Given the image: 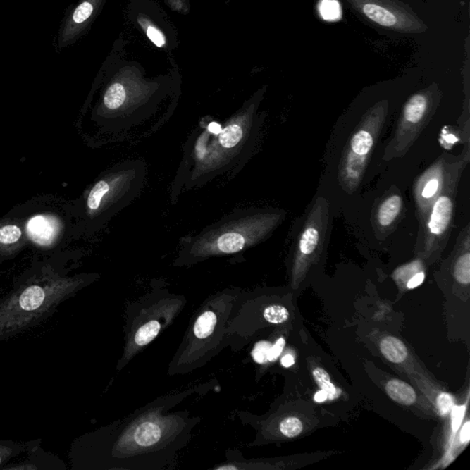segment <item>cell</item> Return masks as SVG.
Listing matches in <instances>:
<instances>
[{
    "mask_svg": "<svg viewBox=\"0 0 470 470\" xmlns=\"http://www.w3.org/2000/svg\"><path fill=\"white\" fill-rule=\"evenodd\" d=\"M216 381L193 385L157 397L153 402L106 427L100 433V468L115 470H169L192 439L202 418L185 408L202 398Z\"/></svg>",
    "mask_w": 470,
    "mask_h": 470,
    "instance_id": "6da1fadb",
    "label": "cell"
},
{
    "mask_svg": "<svg viewBox=\"0 0 470 470\" xmlns=\"http://www.w3.org/2000/svg\"><path fill=\"white\" fill-rule=\"evenodd\" d=\"M266 92V87H261L223 123L211 120L195 130L187 142L175 189H193L250 159L264 123L265 115L259 110Z\"/></svg>",
    "mask_w": 470,
    "mask_h": 470,
    "instance_id": "7a4b0ae2",
    "label": "cell"
},
{
    "mask_svg": "<svg viewBox=\"0 0 470 470\" xmlns=\"http://www.w3.org/2000/svg\"><path fill=\"white\" fill-rule=\"evenodd\" d=\"M125 47L123 39L115 42L101 68L106 75L101 105L116 118L118 130L153 116L180 87V70L175 62L168 74L147 78L140 63L125 58Z\"/></svg>",
    "mask_w": 470,
    "mask_h": 470,
    "instance_id": "3957f363",
    "label": "cell"
},
{
    "mask_svg": "<svg viewBox=\"0 0 470 470\" xmlns=\"http://www.w3.org/2000/svg\"><path fill=\"white\" fill-rule=\"evenodd\" d=\"M286 217V211L277 208L235 211L184 239L174 266L190 268L214 257L242 253L271 237Z\"/></svg>",
    "mask_w": 470,
    "mask_h": 470,
    "instance_id": "277c9868",
    "label": "cell"
},
{
    "mask_svg": "<svg viewBox=\"0 0 470 470\" xmlns=\"http://www.w3.org/2000/svg\"><path fill=\"white\" fill-rule=\"evenodd\" d=\"M242 287L217 291L202 302L168 365L169 376L190 374L210 363L225 348L227 324Z\"/></svg>",
    "mask_w": 470,
    "mask_h": 470,
    "instance_id": "5b68a950",
    "label": "cell"
},
{
    "mask_svg": "<svg viewBox=\"0 0 470 470\" xmlns=\"http://www.w3.org/2000/svg\"><path fill=\"white\" fill-rule=\"evenodd\" d=\"M187 304L183 294L172 292L165 280H154L150 290L127 303L124 347L117 371H123L136 356L171 326Z\"/></svg>",
    "mask_w": 470,
    "mask_h": 470,
    "instance_id": "8992f818",
    "label": "cell"
},
{
    "mask_svg": "<svg viewBox=\"0 0 470 470\" xmlns=\"http://www.w3.org/2000/svg\"><path fill=\"white\" fill-rule=\"evenodd\" d=\"M390 103L381 100L369 108L352 132L338 163V182L345 192H356L386 123Z\"/></svg>",
    "mask_w": 470,
    "mask_h": 470,
    "instance_id": "52a82bcc",
    "label": "cell"
},
{
    "mask_svg": "<svg viewBox=\"0 0 470 470\" xmlns=\"http://www.w3.org/2000/svg\"><path fill=\"white\" fill-rule=\"evenodd\" d=\"M470 156L465 157L452 172L440 195L433 202L428 214L418 228L414 252L424 261L435 262L440 257L450 242L457 210L459 185L463 173L469 165Z\"/></svg>",
    "mask_w": 470,
    "mask_h": 470,
    "instance_id": "ba28073f",
    "label": "cell"
},
{
    "mask_svg": "<svg viewBox=\"0 0 470 470\" xmlns=\"http://www.w3.org/2000/svg\"><path fill=\"white\" fill-rule=\"evenodd\" d=\"M441 99V90L435 83L412 94L403 105L392 136L385 147L384 161L406 156L435 116Z\"/></svg>",
    "mask_w": 470,
    "mask_h": 470,
    "instance_id": "9c48e42d",
    "label": "cell"
},
{
    "mask_svg": "<svg viewBox=\"0 0 470 470\" xmlns=\"http://www.w3.org/2000/svg\"><path fill=\"white\" fill-rule=\"evenodd\" d=\"M147 166L142 160L118 163L106 178L97 182L87 196L91 212L99 210L115 214L130 205L144 190Z\"/></svg>",
    "mask_w": 470,
    "mask_h": 470,
    "instance_id": "30bf717a",
    "label": "cell"
},
{
    "mask_svg": "<svg viewBox=\"0 0 470 470\" xmlns=\"http://www.w3.org/2000/svg\"><path fill=\"white\" fill-rule=\"evenodd\" d=\"M330 228V202L323 197H317L306 212L299 232L294 239V278L304 275L320 259L329 241Z\"/></svg>",
    "mask_w": 470,
    "mask_h": 470,
    "instance_id": "8fae6325",
    "label": "cell"
},
{
    "mask_svg": "<svg viewBox=\"0 0 470 470\" xmlns=\"http://www.w3.org/2000/svg\"><path fill=\"white\" fill-rule=\"evenodd\" d=\"M129 21L159 49L171 53L180 45L178 32L157 0H127Z\"/></svg>",
    "mask_w": 470,
    "mask_h": 470,
    "instance_id": "7c38bea8",
    "label": "cell"
},
{
    "mask_svg": "<svg viewBox=\"0 0 470 470\" xmlns=\"http://www.w3.org/2000/svg\"><path fill=\"white\" fill-rule=\"evenodd\" d=\"M470 156V147H464L459 156L443 153L438 159L418 175L412 185V197L418 224L426 218L435 199L440 195L452 172L465 157Z\"/></svg>",
    "mask_w": 470,
    "mask_h": 470,
    "instance_id": "4fadbf2b",
    "label": "cell"
},
{
    "mask_svg": "<svg viewBox=\"0 0 470 470\" xmlns=\"http://www.w3.org/2000/svg\"><path fill=\"white\" fill-rule=\"evenodd\" d=\"M372 23L402 33H423L428 27L409 6L399 0H347Z\"/></svg>",
    "mask_w": 470,
    "mask_h": 470,
    "instance_id": "5bb4252c",
    "label": "cell"
},
{
    "mask_svg": "<svg viewBox=\"0 0 470 470\" xmlns=\"http://www.w3.org/2000/svg\"><path fill=\"white\" fill-rule=\"evenodd\" d=\"M107 0H78L66 12L57 33L56 51L75 44L89 32Z\"/></svg>",
    "mask_w": 470,
    "mask_h": 470,
    "instance_id": "9a60e30c",
    "label": "cell"
},
{
    "mask_svg": "<svg viewBox=\"0 0 470 470\" xmlns=\"http://www.w3.org/2000/svg\"><path fill=\"white\" fill-rule=\"evenodd\" d=\"M406 205L402 190L393 185L375 200L371 211L373 233L378 240H385L404 219Z\"/></svg>",
    "mask_w": 470,
    "mask_h": 470,
    "instance_id": "2e32d148",
    "label": "cell"
},
{
    "mask_svg": "<svg viewBox=\"0 0 470 470\" xmlns=\"http://www.w3.org/2000/svg\"><path fill=\"white\" fill-rule=\"evenodd\" d=\"M386 392L391 400L402 405L414 404L417 400L416 391L406 382L390 380L386 385Z\"/></svg>",
    "mask_w": 470,
    "mask_h": 470,
    "instance_id": "e0dca14e",
    "label": "cell"
},
{
    "mask_svg": "<svg viewBox=\"0 0 470 470\" xmlns=\"http://www.w3.org/2000/svg\"><path fill=\"white\" fill-rule=\"evenodd\" d=\"M29 235L38 244L47 245L53 240L56 229L47 218L38 216L30 220L28 225Z\"/></svg>",
    "mask_w": 470,
    "mask_h": 470,
    "instance_id": "ac0fdd59",
    "label": "cell"
},
{
    "mask_svg": "<svg viewBox=\"0 0 470 470\" xmlns=\"http://www.w3.org/2000/svg\"><path fill=\"white\" fill-rule=\"evenodd\" d=\"M381 351L385 359L394 364L404 362L408 357V350L400 339L387 336L381 342Z\"/></svg>",
    "mask_w": 470,
    "mask_h": 470,
    "instance_id": "d6986e66",
    "label": "cell"
},
{
    "mask_svg": "<svg viewBox=\"0 0 470 470\" xmlns=\"http://www.w3.org/2000/svg\"><path fill=\"white\" fill-rule=\"evenodd\" d=\"M44 299V290L41 287L32 286L21 293L19 304L24 311H35L41 307Z\"/></svg>",
    "mask_w": 470,
    "mask_h": 470,
    "instance_id": "ffe728a7",
    "label": "cell"
},
{
    "mask_svg": "<svg viewBox=\"0 0 470 470\" xmlns=\"http://www.w3.org/2000/svg\"><path fill=\"white\" fill-rule=\"evenodd\" d=\"M278 431L284 438H297V436L302 433L303 423L299 418L293 416L285 417L278 423Z\"/></svg>",
    "mask_w": 470,
    "mask_h": 470,
    "instance_id": "44dd1931",
    "label": "cell"
},
{
    "mask_svg": "<svg viewBox=\"0 0 470 470\" xmlns=\"http://www.w3.org/2000/svg\"><path fill=\"white\" fill-rule=\"evenodd\" d=\"M312 375H314V380L319 385L321 389L326 390L328 393V399L333 400L338 398L339 396L338 390L336 389L335 385L332 383V381H330L328 373L324 371L323 369L317 366L312 371Z\"/></svg>",
    "mask_w": 470,
    "mask_h": 470,
    "instance_id": "7402d4cb",
    "label": "cell"
},
{
    "mask_svg": "<svg viewBox=\"0 0 470 470\" xmlns=\"http://www.w3.org/2000/svg\"><path fill=\"white\" fill-rule=\"evenodd\" d=\"M319 11L323 19L326 20H338L341 15V8L336 0H321Z\"/></svg>",
    "mask_w": 470,
    "mask_h": 470,
    "instance_id": "603a6c76",
    "label": "cell"
},
{
    "mask_svg": "<svg viewBox=\"0 0 470 470\" xmlns=\"http://www.w3.org/2000/svg\"><path fill=\"white\" fill-rule=\"evenodd\" d=\"M271 342L268 341H259L252 348V359L259 365H266L268 363V354L271 350Z\"/></svg>",
    "mask_w": 470,
    "mask_h": 470,
    "instance_id": "cb8c5ba5",
    "label": "cell"
},
{
    "mask_svg": "<svg viewBox=\"0 0 470 470\" xmlns=\"http://www.w3.org/2000/svg\"><path fill=\"white\" fill-rule=\"evenodd\" d=\"M20 236L21 230L16 225H7L0 229V242L2 244H13Z\"/></svg>",
    "mask_w": 470,
    "mask_h": 470,
    "instance_id": "d4e9b609",
    "label": "cell"
},
{
    "mask_svg": "<svg viewBox=\"0 0 470 470\" xmlns=\"http://www.w3.org/2000/svg\"><path fill=\"white\" fill-rule=\"evenodd\" d=\"M436 406L442 415H447L454 406V400L450 394L442 392L436 399Z\"/></svg>",
    "mask_w": 470,
    "mask_h": 470,
    "instance_id": "484cf974",
    "label": "cell"
},
{
    "mask_svg": "<svg viewBox=\"0 0 470 470\" xmlns=\"http://www.w3.org/2000/svg\"><path fill=\"white\" fill-rule=\"evenodd\" d=\"M166 5L171 11L187 15L190 11V0H165Z\"/></svg>",
    "mask_w": 470,
    "mask_h": 470,
    "instance_id": "4316f807",
    "label": "cell"
},
{
    "mask_svg": "<svg viewBox=\"0 0 470 470\" xmlns=\"http://www.w3.org/2000/svg\"><path fill=\"white\" fill-rule=\"evenodd\" d=\"M465 406H453L451 410L452 429L454 432L459 430L465 415Z\"/></svg>",
    "mask_w": 470,
    "mask_h": 470,
    "instance_id": "83f0119b",
    "label": "cell"
},
{
    "mask_svg": "<svg viewBox=\"0 0 470 470\" xmlns=\"http://www.w3.org/2000/svg\"><path fill=\"white\" fill-rule=\"evenodd\" d=\"M285 345H286V341H285L284 338H278L274 344L271 342V350H269L268 354V363L275 362L278 360L282 352H283Z\"/></svg>",
    "mask_w": 470,
    "mask_h": 470,
    "instance_id": "f1b7e54d",
    "label": "cell"
},
{
    "mask_svg": "<svg viewBox=\"0 0 470 470\" xmlns=\"http://www.w3.org/2000/svg\"><path fill=\"white\" fill-rule=\"evenodd\" d=\"M426 278V273L423 271H420L417 272L416 274L412 276L410 280L407 282V287L409 290H414L415 287H419L420 285L423 284Z\"/></svg>",
    "mask_w": 470,
    "mask_h": 470,
    "instance_id": "f546056e",
    "label": "cell"
},
{
    "mask_svg": "<svg viewBox=\"0 0 470 470\" xmlns=\"http://www.w3.org/2000/svg\"><path fill=\"white\" fill-rule=\"evenodd\" d=\"M469 438H470V424L469 421H466V423L464 424L462 431H461L460 433L461 442L468 443L469 441Z\"/></svg>",
    "mask_w": 470,
    "mask_h": 470,
    "instance_id": "4dcf8cb0",
    "label": "cell"
},
{
    "mask_svg": "<svg viewBox=\"0 0 470 470\" xmlns=\"http://www.w3.org/2000/svg\"><path fill=\"white\" fill-rule=\"evenodd\" d=\"M280 362L281 365L283 366L284 368H290V366H292L294 363H295V360H294V357L291 356V354H285V356L282 357Z\"/></svg>",
    "mask_w": 470,
    "mask_h": 470,
    "instance_id": "1f68e13d",
    "label": "cell"
},
{
    "mask_svg": "<svg viewBox=\"0 0 470 470\" xmlns=\"http://www.w3.org/2000/svg\"><path fill=\"white\" fill-rule=\"evenodd\" d=\"M328 399V393L326 390H321L314 395V400L317 402H323Z\"/></svg>",
    "mask_w": 470,
    "mask_h": 470,
    "instance_id": "d6a6232c",
    "label": "cell"
},
{
    "mask_svg": "<svg viewBox=\"0 0 470 470\" xmlns=\"http://www.w3.org/2000/svg\"><path fill=\"white\" fill-rule=\"evenodd\" d=\"M223 1H224V3H225V4H226L227 6H229V5H230V3L232 2L233 0H223Z\"/></svg>",
    "mask_w": 470,
    "mask_h": 470,
    "instance_id": "836d02e7",
    "label": "cell"
},
{
    "mask_svg": "<svg viewBox=\"0 0 470 470\" xmlns=\"http://www.w3.org/2000/svg\"><path fill=\"white\" fill-rule=\"evenodd\" d=\"M0 462H1V459H0Z\"/></svg>",
    "mask_w": 470,
    "mask_h": 470,
    "instance_id": "e575fe53",
    "label": "cell"
}]
</instances>
